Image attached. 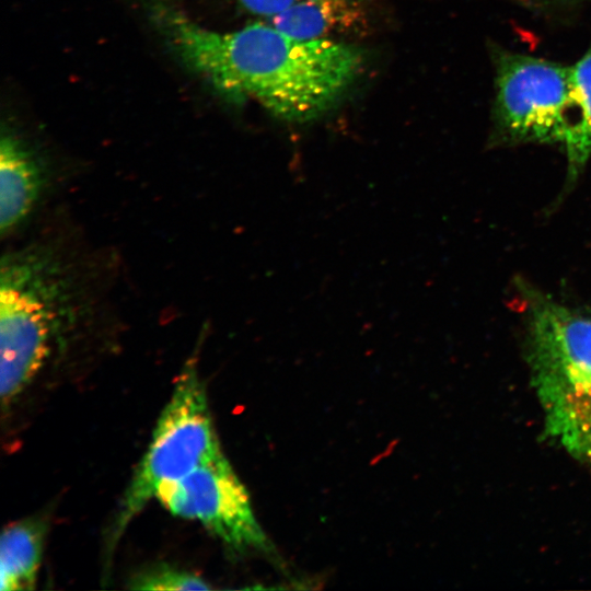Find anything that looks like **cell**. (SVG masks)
Instances as JSON below:
<instances>
[{
	"instance_id": "obj_1",
	"label": "cell",
	"mask_w": 591,
	"mask_h": 591,
	"mask_svg": "<svg viewBox=\"0 0 591 591\" xmlns=\"http://www.w3.org/2000/svg\"><path fill=\"white\" fill-rule=\"evenodd\" d=\"M171 51L234 100L250 97L279 119L308 123L328 111L358 78L361 51L332 38L308 39L274 25L206 28L166 0H146Z\"/></svg>"
},
{
	"instance_id": "obj_2",
	"label": "cell",
	"mask_w": 591,
	"mask_h": 591,
	"mask_svg": "<svg viewBox=\"0 0 591 591\" xmlns=\"http://www.w3.org/2000/svg\"><path fill=\"white\" fill-rule=\"evenodd\" d=\"M79 277L55 246L31 243L0 264V394L11 404L35 379L54 345L80 320Z\"/></svg>"
},
{
	"instance_id": "obj_3",
	"label": "cell",
	"mask_w": 591,
	"mask_h": 591,
	"mask_svg": "<svg viewBox=\"0 0 591 591\" xmlns=\"http://www.w3.org/2000/svg\"><path fill=\"white\" fill-rule=\"evenodd\" d=\"M528 293V360L545 432L591 466V315Z\"/></svg>"
},
{
	"instance_id": "obj_4",
	"label": "cell",
	"mask_w": 591,
	"mask_h": 591,
	"mask_svg": "<svg viewBox=\"0 0 591 591\" xmlns=\"http://www.w3.org/2000/svg\"><path fill=\"white\" fill-rule=\"evenodd\" d=\"M196 363L195 358L185 363L160 414L149 447L125 491L112 530V546L163 483L179 479L223 455Z\"/></svg>"
},
{
	"instance_id": "obj_5",
	"label": "cell",
	"mask_w": 591,
	"mask_h": 591,
	"mask_svg": "<svg viewBox=\"0 0 591 591\" xmlns=\"http://www.w3.org/2000/svg\"><path fill=\"white\" fill-rule=\"evenodd\" d=\"M494 137L506 143L563 144L572 120L570 67L496 49Z\"/></svg>"
},
{
	"instance_id": "obj_6",
	"label": "cell",
	"mask_w": 591,
	"mask_h": 591,
	"mask_svg": "<svg viewBox=\"0 0 591 591\" xmlns=\"http://www.w3.org/2000/svg\"><path fill=\"white\" fill-rule=\"evenodd\" d=\"M155 499L173 515L197 521L235 552H269L250 495L224 455L163 483Z\"/></svg>"
},
{
	"instance_id": "obj_7",
	"label": "cell",
	"mask_w": 591,
	"mask_h": 591,
	"mask_svg": "<svg viewBox=\"0 0 591 591\" xmlns=\"http://www.w3.org/2000/svg\"><path fill=\"white\" fill-rule=\"evenodd\" d=\"M47 184L43 162L18 135L0 140V231L9 234L33 212Z\"/></svg>"
},
{
	"instance_id": "obj_8",
	"label": "cell",
	"mask_w": 591,
	"mask_h": 591,
	"mask_svg": "<svg viewBox=\"0 0 591 591\" xmlns=\"http://www.w3.org/2000/svg\"><path fill=\"white\" fill-rule=\"evenodd\" d=\"M43 521L26 519L7 526L0 540V590L35 588L43 557Z\"/></svg>"
},
{
	"instance_id": "obj_9",
	"label": "cell",
	"mask_w": 591,
	"mask_h": 591,
	"mask_svg": "<svg viewBox=\"0 0 591 591\" xmlns=\"http://www.w3.org/2000/svg\"><path fill=\"white\" fill-rule=\"evenodd\" d=\"M363 13L362 0H314L290 7L268 21L292 36L317 39L349 31Z\"/></svg>"
},
{
	"instance_id": "obj_10",
	"label": "cell",
	"mask_w": 591,
	"mask_h": 591,
	"mask_svg": "<svg viewBox=\"0 0 591 591\" xmlns=\"http://www.w3.org/2000/svg\"><path fill=\"white\" fill-rule=\"evenodd\" d=\"M572 120L563 142L567 182L581 174L591 158V48L572 66Z\"/></svg>"
},
{
	"instance_id": "obj_11",
	"label": "cell",
	"mask_w": 591,
	"mask_h": 591,
	"mask_svg": "<svg viewBox=\"0 0 591 591\" xmlns=\"http://www.w3.org/2000/svg\"><path fill=\"white\" fill-rule=\"evenodd\" d=\"M132 590H208L211 587L199 576L188 570L159 564L142 569L129 581Z\"/></svg>"
},
{
	"instance_id": "obj_12",
	"label": "cell",
	"mask_w": 591,
	"mask_h": 591,
	"mask_svg": "<svg viewBox=\"0 0 591 591\" xmlns=\"http://www.w3.org/2000/svg\"><path fill=\"white\" fill-rule=\"evenodd\" d=\"M247 11L270 19L299 3L314 0H239Z\"/></svg>"
},
{
	"instance_id": "obj_13",
	"label": "cell",
	"mask_w": 591,
	"mask_h": 591,
	"mask_svg": "<svg viewBox=\"0 0 591 591\" xmlns=\"http://www.w3.org/2000/svg\"><path fill=\"white\" fill-rule=\"evenodd\" d=\"M541 10H564L591 3V0H512Z\"/></svg>"
}]
</instances>
